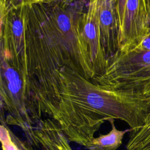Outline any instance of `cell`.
Masks as SVG:
<instances>
[{"label":"cell","instance_id":"cell-1","mask_svg":"<svg viewBox=\"0 0 150 150\" xmlns=\"http://www.w3.org/2000/svg\"><path fill=\"white\" fill-rule=\"evenodd\" d=\"M30 104L35 125L47 116L70 142L84 147L106 121L120 120L135 129L145 124L150 114V101L145 98L103 87L66 67L59 71L57 87L46 94L30 95Z\"/></svg>","mask_w":150,"mask_h":150},{"label":"cell","instance_id":"cell-4","mask_svg":"<svg viewBox=\"0 0 150 150\" xmlns=\"http://www.w3.org/2000/svg\"><path fill=\"white\" fill-rule=\"evenodd\" d=\"M28 10V5H23L1 15V56L19 71L30 88L26 38Z\"/></svg>","mask_w":150,"mask_h":150},{"label":"cell","instance_id":"cell-10","mask_svg":"<svg viewBox=\"0 0 150 150\" xmlns=\"http://www.w3.org/2000/svg\"><path fill=\"white\" fill-rule=\"evenodd\" d=\"M38 1L39 0H0V13L4 15L21 5H29Z\"/></svg>","mask_w":150,"mask_h":150},{"label":"cell","instance_id":"cell-5","mask_svg":"<svg viewBox=\"0 0 150 150\" xmlns=\"http://www.w3.org/2000/svg\"><path fill=\"white\" fill-rule=\"evenodd\" d=\"M81 29L90 63L96 77L108 64L101 41L99 0H88L87 8L81 17Z\"/></svg>","mask_w":150,"mask_h":150},{"label":"cell","instance_id":"cell-2","mask_svg":"<svg viewBox=\"0 0 150 150\" xmlns=\"http://www.w3.org/2000/svg\"><path fill=\"white\" fill-rule=\"evenodd\" d=\"M72 4L28 5L26 55L30 94H46L57 86L59 71L73 68L93 80L96 74L81 35L82 6Z\"/></svg>","mask_w":150,"mask_h":150},{"label":"cell","instance_id":"cell-11","mask_svg":"<svg viewBox=\"0 0 150 150\" xmlns=\"http://www.w3.org/2000/svg\"><path fill=\"white\" fill-rule=\"evenodd\" d=\"M9 131L10 135L17 145L19 150H36L32 145H30L27 141H23L17 135H16L9 128Z\"/></svg>","mask_w":150,"mask_h":150},{"label":"cell","instance_id":"cell-8","mask_svg":"<svg viewBox=\"0 0 150 150\" xmlns=\"http://www.w3.org/2000/svg\"><path fill=\"white\" fill-rule=\"evenodd\" d=\"M114 119H110L111 129L106 134H99L87 142L85 148L87 150H117L122 144L125 134L130 132L131 129H118L114 123Z\"/></svg>","mask_w":150,"mask_h":150},{"label":"cell","instance_id":"cell-7","mask_svg":"<svg viewBox=\"0 0 150 150\" xmlns=\"http://www.w3.org/2000/svg\"><path fill=\"white\" fill-rule=\"evenodd\" d=\"M34 133L41 150H73L59 125L49 117L43 118L36 123Z\"/></svg>","mask_w":150,"mask_h":150},{"label":"cell","instance_id":"cell-9","mask_svg":"<svg viewBox=\"0 0 150 150\" xmlns=\"http://www.w3.org/2000/svg\"><path fill=\"white\" fill-rule=\"evenodd\" d=\"M0 121V139L2 150H19L10 135L9 127L6 124L5 117V111L2 107H1Z\"/></svg>","mask_w":150,"mask_h":150},{"label":"cell","instance_id":"cell-13","mask_svg":"<svg viewBox=\"0 0 150 150\" xmlns=\"http://www.w3.org/2000/svg\"><path fill=\"white\" fill-rule=\"evenodd\" d=\"M39 2L45 4H54V3H66L72 4L74 3V0H39Z\"/></svg>","mask_w":150,"mask_h":150},{"label":"cell","instance_id":"cell-12","mask_svg":"<svg viewBox=\"0 0 150 150\" xmlns=\"http://www.w3.org/2000/svg\"><path fill=\"white\" fill-rule=\"evenodd\" d=\"M135 47H138L139 49L147 51H150V27L146 36L144 38L141 43Z\"/></svg>","mask_w":150,"mask_h":150},{"label":"cell","instance_id":"cell-14","mask_svg":"<svg viewBox=\"0 0 150 150\" xmlns=\"http://www.w3.org/2000/svg\"><path fill=\"white\" fill-rule=\"evenodd\" d=\"M143 1L145 6L149 22H150V0H143Z\"/></svg>","mask_w":150,"mask_h":150},{"label":"cell","instance_id":"cell-3","mask_svg":"<svg viewBox=\"0 0 150 150\" xmlns=\"http://www.w3.org/2000/svg\"><path fill=\"white\" fill-rule=\"evenodd\" d=\"M93 81L111 89L134 93L150 101V51L118 50Z\"/></svg>","mask_w":150,"mask_h":150},{"label":"cell","instance_id":"cell-6","mask_svg":"<svg viewBox=\"0 0 150 150\" xmlns=\"http://www.w3.org/2000/svg\"><path fill=\"white\" fill-rule=\"evenodd\" d=\"M149 27L143 0H127L118 50H129L137 47L146 36Z\"/></svg>","mask_w":150,"mask_h":150}]
</instances>
